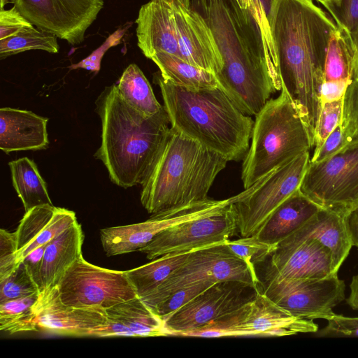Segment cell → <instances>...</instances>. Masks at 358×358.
Returning <instances> with one entry per match:
<instances>
[{
	"instance_id": "obj_47",
	"label": "cell",
	"mask_w": 358,
	"mask_h": 358,
	"mask_svg": "<svg viewBox=\"0 0 358 358\" xmlns=\"http://www.w3.org/2000/svg\"><path fill=\"white\" fill-rule=\"evenodd\" d=\"M47 244L43 245L31 251L22 259V262L25 264L29 273L36 283L38 285V286L40 281V272L42 266L43 255Z\"/></svg>"
},
{
	"instance_id": "obj_16",
	"label": "cell",
	"mask_w": 358,
	"mask_h": 358,
	"mask_svg": "<svg viewBox=\"0 0 358 358\" xmlns=\"http://www.w3.org/2000/svg\"><path fill=\"white\" fill-rule=\"evenodd\" d=\"M270 257L268 268L285 278H324L338 273L331 251L315 239L286 238Z\"/></svg>"
},
{
	"instance_id": "obj_30",
	"label": "cell",
	"mask_w": 358,
	"mask_h": 358,
	"mask_svg": "<svg viewBox=\"0 0 358 358\" xmlns=\"http://www.w3.org/2000/svg\"><path fill=\"white\" fill-rule=\"evenodd\" d=\"M190 252L166 254L150 263L126 271L138 296L141 298L160 285L185 262Z\"/></svg>"
},
{
	"instance_id": "obj_45",
	"label": "cell",
	"mask_w": 358,
	"mask_h": 358,
	"mask_svg": "<svg viewBox=\"0 0 358 358\" xmlns=\"http://www.w3.org/2000/svg\"><path fill=\"white\" fill-rule=\"evenodd\" d=\"M32 24L13 6L0 10V40L10 37L24 27Z\"/></svg>"
},
{
	"instance_id": "obj_5",
	"label": "cell",
	"mask_w": 358,
	"mask_h": 358,
	"mask_svg": "<svg viewBox=\"0 0 358 358\" xmlns=\"http://www.w3.org/2000/svg\"><path fill=\"white\" fill-rule=\"evenodd\" d=\"M228 162L170 127L141 183V202L153 215L206 201Z\"/></svg>"
},
{
	"instance_id": "obj_14",
	"label": "cell",
	"mask_w": 358,
	"mask_h": 358,
	"mask_svg": "<svg viewBox=\"0 0 358 358\" xmlns=\"http://www.w3.org/2000/svg\"><path fill=\"white\" fill-rule=\"evenodd\" d=\"M259 289L241 281L218 282L163 320L171 336L195 330L235 312L251 301Z\"/></svg>"
},
{
	"instance_id": "obj_22",
	"label": "cell",
	"mask_w": 358,
	"mask_h": 358,
	"mask_svg": "<svg viewBox=\"0 0 358 358\" xmlns=\"http://www.w3.org/2000/svg\"><path fill=\"white\" fill-rule=\"evenodd\" d=\"M84 234L78 222L49 242L40 272L39 292L57 287L66 271L82 255Z\"/></svg>"
},
{
	"instance_id": "obj_53",
	"label": "cell",
	"mask_w": 358,
	"mask_h": 358,
	"mask_svg": "<svg viewBox=\"0 0 358 358\" xmlns=\"http://www.w3.org/2000/svg\"><path fill=\"white\" fill-rule=\"evenodd\" d=\"M328 6L326 8V10L328 11L329 9L334 7H336L338 6L341 0H327Z\"/></svg>"
},
{
	"instance_id": "obj_23",
	"label": "cell",
	"mask_w": 358,
	"mask_h": 358,
	"mask_svg": "<svg viewBox=\"0 0 358 358\" xmlns=\"http://www.w3.org/2000/svg\"><path fill=\"white\" fill-rule=\"evenodd\" d=\"M345 215L335 210L322 208L302 227L288 237L311 238L319 241L331 251L336 268L338 271L352 247Z\"/></svg>"
},
{
	"instance_id": "obj_13",
	"label": "cell",
	"mask_w": 358,
	"mask_h": 358,
	"mask_svg": "<svg viewBox=\"0 0 358 358\" xmlns=\"http://www.w3.org/2000/svg\"><path fill=\"white\" fill-rule=\"evenodd\" d=\"M14 6L38 29L76 45L84 41L103 0H15Z\"/></svg>"
},
{
	"instance_id": "obj_25",
	"label": "cell",
	"mask_w": 358,
	"mask_h": 358,
	"mask_svg": "<svg viewBox=\"0 0 358 358\" xmlns=\"http://www.w3.org/2000/svg\"><path fill=\"white\" fill-rule=\"evenodd\" d=\"M357 62V51L351 32L337 24L328 43L324 82L350 83L355 79Z\"/></svg>"
},
{
	"instance_id": "obj_17",
	"label": "cell",
	"mask_w": 358,
	"mask_h": 358,
	"mask_svg": "<svg viewBox=\"0 0 358 358\" xmlns=\"http://www.w3.org/2000/svg\"><path fill=\"white\" fill-rule=\"evenodd\" d=\"M173 8L181 58L215 75L223 62L213 34L196 10L171 3Z\"/></svg>"
},
{
	"instance_id": "obj_51",
	"label": "cell",
	"mask_w": 358,
	"mask_h": 358,
	"mask_svg": "<svg viewBox=\"0 0 358 358\" xmlns=\"http://www.w3.org/2000/svg\"><path fill=\"white\" fill-rule=\"evenodd\" d=\"M155 1H162L166 3H176L182 5L183 6L190 8L193 0H151Z\"/></svg>"
},
{
	"instance_id": "obj_8",
	"label": "cell",
	"mask_w": 358,
	"mask_h": 358,
	"mask_svg": "<svg viewBox=\"0 0 358 358\" xmlns=\"http://www.w3.org/2000/svg\"><path fill=\"white\" fill-rule=\"evenodd\" d=\"M225 280L248 282L258 289L262 282L248 266L222 243L191 251L185 262L165 281L141 299L152 309L184 287Z\"/></svg>"
},
{
	"instance_id": "obj_32",
	"label": "cell",
	"mask_w": 358,
	"mask_h": 358,
	"mask_svg": "<svg viewBox=\"0 0 358 358\" xmlns=\"http://www.w3.org/2000/svg\"><path fill=\"white\" fill-rule=\"evenodd\" d=\"M34 50L57 53L59 52L57 37L31 24L15 35L0 40L1 59L20 52Z\"/></svg>"
},
{
	"instance_id": "obj_49",
	"label": "cell",
	"mask_w": 358,
	"mask_h": 358,
	"mask_svg": "<svg viewBox=\"0 0 358 358\" xmlns=\"http://www.w3.org/2000/svg\"><path fill=\"white\" fill-rule=\"evenodd\" d=\"M345 221L351 245L358 248V205L346 213Z\"/></svg>"
},
{
	"instance_id": "obj_24",
	"label": "cell",
	"mask_w": 358,
	"mask_h": 358,
	"mask_svg": "<svg viewBox=\"0 0 358 358\" xmlns=\"http://www.w3.org/2000/svg\"><path fill=\"white\" fill-rule=\"evenodd\" d=\"M321 208L298 189L272 213L255 236L265 243L277 245L302 227Z\"/></svg>"
},
{
	"instance_id": "obj_55",
	"label": "cell",
	"mask_w": 358,
	"mask_h": 358,
	"mask_svg": "<svg viewBox=\"0 0 358 358\" xmlns=\"http://www.w3.org/2000/svg\"><path fill=\"white\" fill-rule=\"evenodd\" d=\"M15 0H0L1 9H3L4 6L10 2L15 3Z\"/></svg>"
},
{
	"instance_id": "obj_26",
	"label": "cell",
	"mask_w": 358,
	"mask_h": 358,
	"mask_svg": "<svg viewBox=\"0 0 358 358\" xmlns=\"http://www.w3.org/2000/svg\"><path fill=\"white\" fill-rule=\"evenodd\" d=\"M105 311L107 317L119 320L129 329L134 337L171 336L161 317L139 297L120 303Z\"/></svg>"
},
{
	"instance_id": "obj_31",
	"label": "cell",
	"mask_w": 358,
	"mask_h": 358,
	"mask_svg": "<svg viewBox=\"0 0 358 358\" xmlns=\"http://www.w3.org/2000/svg\"><path fill=\"white\" fill-rule=\"evenodd\" d=\"M39 293L0 303V329L13 334L39 329L35 306Z\"/></svg>"
},
{
	"instance_id": "obj_1",
	"label": "cell",
	"mask_w": 358,
	"mask_h": 358,
	"mask_svg": "<svg viewBox=\"0 0 358 358\" xmlns=\"http://www.w3.org/2000/svg\"><path fill=\"white\" fill-rule=\"evenodd\" d=\"M337 24L315 0H276L271 29L279 76L310 134L320 112L329 38Z\"/></svg>"
},
{
	"instance_id": "obj_52",
	"label": "cell",
	"mask_w": 358,
	"mask_h": 358,
	"mask_svg": "<svg viewBox=\"0 0 358 358\" xmlns=\"http://www.w3.org/2000/svg\"><path fill=\"white\" fill-rule=\"evenodd\" d=\"M241 8L243 9H250L252 4V0H236Z\"/></svg>"
},
{
	"instance_id": "obj_42",
	"label": "cell",
	"mask_w": 358,
	"mask_h": 358,
	"mask_svg": "<svg viewBox=\"0 0 358 358\" xmlns=\"http://www.w3.org/2000/svg\"><path fill=\"white\" fill-rule=\"evenodd\" d=\"M327 325L317 331L319 337H358V317L335 313L327 320Z\"/></svg>"
},
{
	"instance_id": "obj_34",
	"label": "cell",
	"mask_w": 358,
	"mask_h": 358,
	"mask_svg": "<svg viewBox=\"0 0 358 358\" xmlns=\"http://www.w3.org/2000/svg\"><path fill=\"white\" fill-rule=\"evenodd\" d=\"M225 243L237 257L248 266L255 276H257L255 265L264 262L276 248V245L259 240L255 235L242 237L234 241L229 239Z\"/></svg>"
},
{
	"instance_id": "obj_21",
	"label": "cell",
	"mask_w": 358,
	"mask_h": 358,
	"mask_svg": "<svg viewBox=\"0 0 358 358\" xmlns=\"http://www.w3.org/2000/svg\"><path fill=\"white\" fill-rule=\"evenodd\" d=\"M48 120L29 110L0 108V149L6 154L46 149Z\"/></svg>"
},
{
	"instance_id": "obj_3",
	"label": "cell",
	"mask_w": 358,
	"mask_h": 358,
	"mask_svg": "<svg viewBox=\"0 0 358 358\" xmlns=\"http://www.w3.org/2000/svg\"><path fill=\"white\" fill-rule=\"evenodd\" d=\"M95 104L101 142L94 157L114 184L123 188L141 184L170 128L164 107L152 115L142 113L120 97L115 85L106 87Z\"/></svg>"
},
{
	"instance_id": "obj_41",
	"label": "cell",
	"mask_w": 358,
	"mask_h": 358,
	"mask_svg": "<svg viewBox=\"0 0 358 358\" xmlns=\"http://www.w3.org/2000/svg\"><path fill=\"white\" fill-rule=\"evenodd\" d=\"M19 262L15 233L0 229V280L9 275Z\"/></svg>"
},
{
	"instance_id": "obj_29",
	"label": "cell",
	"mask_w": 358,
	"mask_h": 358,
	"mask_svg": "<svg viewBox=\"0 0 358 358\" xmlns=\"http://www.w3.org/2000/svg\"><path fill=\"white\" fill-rule=\"evenodd\" d=\"M115 87L127 103L147 115H155L164 108L157 100L148 80L136 64H131L125 69Z\"/></svg>"
},
{
	"instance_id": "obj_39",
	"label": "cell",
	"mask_w": 358,
	"mask_h": 358,
	"mask_svg": "<svg viewBox=\"0 0 358 358\" xmlns=\"http://www.w3.org/2000/svg\"><path fill=\"white\" fill-rule=\"evenodd\" d=\"M213 284L206 282L184 287L170 294L151 310L164 320Z\"/></svg>"
},
{
	"instance_id": "obj_15",
	"label": "cell",
	"mask_w": 358,
	"mask_h": 358,
	"mask_svg": "<svg viewBox=\"0 0 358 358\" xmlns=\"http://www.w3.org/2000/svg\"><path fill=\"white\" fill-rule=\"evenodd\" d=\"M225 205L224 200L208 199L153 214L142 222L102 229L100 238L103 250L108 257L139 250L166 229L218 211Z\"/></svg>"
},
{
	"instance_id": "obj_54",
	"label": "cell",
	"mask_w": 358,
	"mask_h": 358,
	"mask_svg": "<svg viewBox=\"0 0 358 358\" xmlns=\"http://www.w3.org/2000/svg\"><path fill=\"white\" fill-rule=\"evenodd\" d=\"M358 55V29L351 33Z\"/></svg>"
},
{
	"instance_id": "obj_9",
	"label": "cell",
	"mask_w": 358,
	"mask_h": 358,
	"mask_svg": "<svg viewBox=\"0 0 358 358\" xmlns=\"http://www.w3.org/2000/svg\"><path fill=\"white\" fill-rule=\"evenodd\" d=\"M260 290L293 316L328 320L333 308L345 299V285L337 274L324 278L292 279L267 268Z\"/></svg>"
},
{
	"instance_id": "obj_56",
	"label": "cell",
	"mask_w": 358,
	"mask_h": 358,
	"mask_svg": "<svg viewBox=\"0 0 358 358\" xmlns=\"http://www.w3.org/2000/svg\"><path fill=\"white\" fill-rule=\"evenodd\" d=\"M320 3L321 5H322L325 8L328 6V1L327 0H315Z\"/></svg>"
},
{
	"instance_id": "obj_7",
	"label": "cell",
	"mask_w": 358,
	"mask_h": 358,
	"mask_svg": "<svg viewBox=\"0 0 358 358\" xmlns=\"http://www.w3.org/2000/svg\"><path fill=\"white\" fill-rule=\"evenodd\" d=\"M310 162L309 151L305 152L231 197L242 237L256 235L272 213L299 189Z\"/></svg>"
},
{
	"instance_id": "obj_57",
	"label": "cell",
	"mask_w": 358,
	"mask_h": 358,
	"mask_svg": "<svg viewBox=\"0 0 358 358\" xmlns=\"http://www.w3.org/2000/svg\"><path fill=\"white\" fill-rule=\"evenodd\" d=\"M357 78H358V62H357V68H356L355 79H357Z\"/></svg>"
},
{
	"instance_id": "obj_12",
	"label": "cell",
	"mask_w": 358,
	"mask_h": 358,
	"mask_svg": "<svg viewBox=\"0 0 358 358\" xmlns=\"http://www.w3.org/2000/svg\"><path fill=\"white\" fill-rule=\"evenodd\" d=\"M237 231L236 215L231 202L218 211L166 229L138 251L146 254L148 259H155L169 253L225 243Z\"/></svg>"
},
{
	"instance_id": "obj_18",
	"label": "cell",
	"mask_w": 358,
	"mask_h": 358,
	"mask_svg": "<svg viewBox=\"0 0 358 358\" xmlns=\"http://www.w3.org/2000/svg\"><path fill=\"white\" fill-rule=\"evenodd\" d=\"M35 310L38 328L60 335L92 336L107 321L105 310L80 308L64 303L57 287L39 292Z\"/></svg>"
},
{
	"instance_id": "obj_11",
	"label": "cell",
	"mask_w": 358,
	"mask_h": 358,
	"mask_svg": "<svg viewBox=\"0 0 358 358\" xmlns=\"http://www.w3.org/2000/svg\"><path fill=\"white\" fill-rule=\"evenodd\" d=\"M67 306L106 310L138 297L126 271L99 267L79 258L66 271L57 286Z\"/></svg>"
},
{
	"instance_id": "obj_40",
	"label": "cell",
	"mask_w": 358,
	"mask_h": 358,
	"mask_svg": "<svg viewBox=\"0 0 358 358\" xmlns=\"http://www.w3.org/2000/svg\"><path fill=\"white\" fill-rule=\"evenodd\" d=\"M127 27L120 28L110 34L106 41L90 55L76 64L69 66L70 69H84L97 73L101 69V59L105 53L112 47L119 45L125 34Z\"/></svg>"
},
{
	"instance_id": "obj_50",
	"label": "cell",
	"mask_w": 358,
	"mask_h": 358,
	"mask_svg": "<svg viewBox=\"0 0 358 358\" xmlns=\"http://www.w3.org/2000/svg\"><path fill=\"white\" fill-rule=\"evenodd\" d=\"M350 288V294L346 303L353 310H358V274L352 276Z\"/></svg>"
},
{
	"instance_id": "obj_48",
	"label": "cell",
	"mask_w": 358,
	"mask_h": 358,
	"mask_svg": "<svg viewBox=\"0 0 358 358\" xmlns=\"http://www.w3.org/2000/svg\"><path fill=\"white\" fill-rule=\"evenodd\" d=\"M348 85L346 82H323L320 90L321 103L343 99Z\"/></svg>"
},
{
	"instance_id": "obj_20",
	"label": "cell",
	"mask_w": 358,
	"mask_h": 358,
	"mask_svg": "<svg viewBox=\"0 0 358 358\" xmlns=\"http://www.w3.org/2000/svg\"><path fill=\"white\" fill-rule=\"evenodd\" d=\"M136 23L137 45L147 58L157 52L181 58L174 13L169 4L150 0L141 6Z\"/></svg>"
},
{
	"instance_id": "obj_44",
	"label": "cell",
	"mask_w": 358,
	"mask_h": 358,
	"mask_svg": "<svg viewBox=\"0 0 358 358\" xmlns=\"http://www.w3.org/2000/svg\"><path fill=\"white\" fill-rule=\"evenodd\" d=\"M328 13L337 24L351 33L358 29V0H341L338 6L331 8Z\"/></svg>"
},
{
	"instance_id": "obj_6",
	"label": "cell",
	"mask_w": 358,
	"mask_h": 358,
	"mask_svg": "<svg viewBox=\"0 0 358 358\" xmlns=\"http://www.w3.org/2000/svg\"><path fill=\"white\" fill-rule=\"evenodd\" d=\"M280 91L255 115L242 166L244 189L313 147L299 108L283 85Z\"/></svg>"
},
{
	"instance_id": "obj_19",
	"label": "cell",
	"mask_w": 358,
	"mask_h": 358,
	"mask_svg": "<svg viewBox=\"0 0 358 358\" xmlns=\"http://www.w3.org/2000/svg\"><path fill=\"white\" fill-rule=\"evenodd\" d=\"M239 329L244 336L280 337L316 333L318 326L313 320L293 316L259 289L245 305Z\"/></svg>"
},
{
	"instance_id": "obj_37",
	"label": "cell",
	"mask_w": 358,
	"mask_h": 358,
	"mask_svg": "<svg viewBox=\"0 0 358 358\" xmlns=\"http://www.w3.org/2000/svg\"><path fill=\"white\" fill-rule=\"evenodd\" d=\"M343 99L322 104L313 134L314 151L320 148L327 136L341 122Z\"/></svg>"
},
{
	"instance_id": "obj_36",
	"label": "cell",
	"mask_w": 358,
	"mask_h": 358,
	"mask_svg": "<svg viewBox=\"0 0 358 358\" xmlns=\"http://www.w3.org/2000/svg\"><path fill=\"white\" fill-rule=\"evenodd\" d=\"M276 0H252L250 12L261 31L265 52L271 70L278 71V64L271 29V18Z\"/></svg>"
},
{
	"instance_id": "obj_10",
	"label": "cell",
	"mask_w": 358,
	"mask_h": 358,
	"mask_svg": "<svg viewBox=\"0 0 358 358\" xmlns=\"http://www.w3.org/2000/svg\"><path fill=\"white\" fill-rule=\"evenodd\" d=\"M299 189L323 208L346 214L358 205V141L324 161L310 162Z\"/></svg>"
},
{
	"instance_id": "obj_2",
	"label": "cell",
	"mask_w": 358,
	"mask_h": 358,
	"mask_svg": "<svg viewBox=\"0 0 358 358\" xmlns=\"http://www.w3.org/2000/svg\"><path fill=\"white\" fill-rule=\"evenodd\" d=\"M215 37L223 62L220 87L248 115H256L281 90L272 73L259 28L236 0H193Z\"/></svg>"
},
{
	"instance_id": "obj_43",
	"label": "cell",
	"mask_w": 358,
	"mask_h": 358,
	"mask_svg": "<svg viewBox=\"0 0 358 358\" xmlns=\"http://www.w3.org/2000/svg\"><path fill=\"white\" fill-rule=\"evenodd\" d=\"M341 122L327 136L320 148L313 152L310 163L324 161L341 150L348 145Z\"/></svg>"
},
{
	"instance_id": "obj_35",
	"label": "cell",
	"mask_w": 358,
	"mask_h": 358,
	"mask_svg": "<svg viewBox=\"0 0 358 358\" xmlns=\"http://www.w3.org/2000/svg\"><path fill=\"white\" fill-rule=\"evenodd\" d=\"M38 293V286L22 261L9 275L0 280V303Z\"/></svg>"
},
{
	"instance_id": "obj_33",
	"label": "cell",
	"mask_w": 358,
	"mask_h": 358,
	"mask_svg": "<svg viewBox=\"0 0 358 358\" xmlns=\"http://www.w3.org/2000/svg\"><path fill=\"white\" fill-rule=\"evenodd\" d=\"M57 207L45 204L33 208L26 212L15 231L17 257L20 263L29 246L47 227Z\"/></svg>"
},
{
	"instance_id": "obj_46",
	"label": "cell",
	"mask_w": 358,
	"mask_h": 358,
	"mask_svg": "<svg viewBox=\"0 0 358 358\" xmlns=\"http://www.w3.org/2000/svg\"><path fill=\"white\" fill-rule=\"evenodd\" d=\"M107 317V316H106ZM95 337H134L129 329L119 320L107 317L106 322L93 333Z\"/></svg>"
},
{
	"instance_id": "obj_38",
	"label": "cell",
	"mask_w": 358,
	"mask_h": 358,
	"mask_svg": "<svg viewBox=\"0 0 358 358\" xmlns=\"http://www.w3.org/2000/svg\"><path fill=\"white\" fill-rule=\"evenodd\" d=\"M341 124L348 143L358 141V78L349 83L345 89Z\"/></svg>"
},
{
	"instance_id": "obj_4",
	"label": "cell",
	"mask_w": 358,
	"mask_h": 358,
	"mask_svg": "<svg viewBox=\"0 0 358 358\" xmlns=\"http://www.w3.org/2000/svg\"><path fill=\"white\" fill-rule=\"evenodd\" d=\"M154 82L160 88L172 129L229 162L245 157L254 120L220 87L187 89L165 80L159 72Z\"/></svg>"
},
{
	"instance_id": "obj_28",
	"label": "cell",
	"mask_w": 358,
	"mask_h": 358,
	"mask_svg": "<svg viewBox=\"0 0 358 358\" xmlns=\"http://www.w3.org/2000/svg\"><path fill=\"white\" fill-rule=\"evenodd\" d=\"M8 166L13 187L22 202L25 213L36 206L53 205L46 182L34 161L22 157L10 162Z\"/></svg>"
},
{
	"instance_id": "obj_27",
	"label": "cell",
	"mask_w": 358,
	"mask_h": 358,
	"mask_svg": "<svg viewBox=\"0 0 358 358\" xmlns=\"http://www.w3.org/2000/svg\"><path fill=\"white\" fill-rule=\"evenodd\" d=\"M166 81L189 90L219 87L215 75L180 57L166 52H157L150 59Z\"/></svg>"
}]
</instances>
